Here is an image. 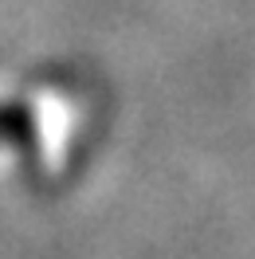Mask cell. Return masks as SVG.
Wrapping results in <instances>:
<instances>
[{"label": "cell", "instance_id": "1", "mask_svg": "<svg viewBox=\"0 0 255 259\" xmlns=\"http://www.w3.org/2000/svg\"><path fill=\"white\" fill-rule=\"evenodd\" d=\"M24 130H28V118H24V114L0 106V142H4V138H24Z\"/></svg>", "mask_w": 255, "mask_h": 259}]
</instances>
